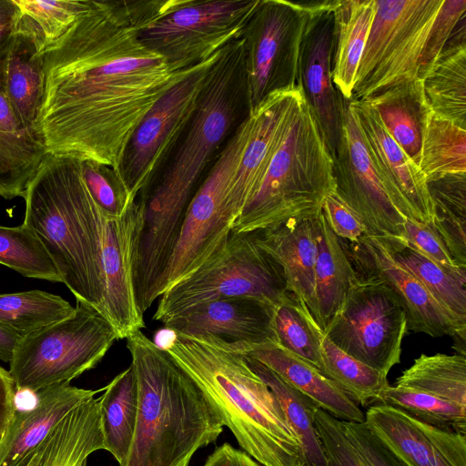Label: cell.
<instances>
[{"label":"cell","instance_id":"6da1fadb","mask_svg":"<svg viewBox=\"0 0 466 466\" xmlns=\"http://www.w3.org/2000/svg\"><path fill=\"white\" fill-rule=\"evenodd\" d=\"M177 2L86 0L41 53L44 88L33 132L46 153L117 171L144 116L193 67L172 68L138 38Z\"/></svg>","mask_w":466,"mask_h":466},{"label":"cell","instance_id":"7a4b0ae2","mask_svg":"<svg viewBox=\"0 0 466 466\" xmlns=\"http://www.w3.org/2000/svg\"><path fill=\"white\" fill-rule=\"evenodd\" d=\"M245 56L242 36L219 50L165 169L137 198L133 277L141 286L160 283L205 168L249 113Z\"/></svg>","mask_w":466,"mask_h":466},{"label":"cell","instance_id":"3957f363","mask_svg":"<svg viewBox=\"0 0 466 466\" xmlns=\"http://www.w3.org/2000/svg\"><path fill=\"white\" fill-rule=\"evenodd\" d=\"M23 198V224L46 248L61 282L76 301L102 313V257L117 218L107 217L91 197L81 160L46 153Z\"/></svg>","mask_w":466,"mask_h":466},{"label":"cell","instance_id":"277c9868","mask_svg":"<svg viewBox=\"0 0 466 466\" xmlns=\"http://www.w3.org/2000/svg\"><path fill=\"white\" fill-rule=\"evenodd\" d=\"M126 339L138 410L130 449L119 466H188L199 448L222 433L223 420L198 384L142 330Z\"/></svg>","mask_w":466,"mask_h":466},{"label":"cell","instance_id":"5b68a950","mask_svg":"<svg viewBox=\"0 0 466 466\" xmlns=\"http://www.w3.org/2000/svg\"><path fill=\"white\" fill-rule=\"evenodd\" d=\"M173 334L163 349L203 390L244 451L263 466H305L280 404L245 356Z\"/></svg>","mask_w":466,"mask_h":466},{"label":"cell","instance_id":"8992f818","mask_svg":"<svg viewBox=\"0 0 466 466\" xmlns=\"http://www.w3.org/2000/svg\"><path fill=\"white\" fill-rule=\"evenodd\" d=\"M334 190L332 157L301 92L261 182L231 232L249 234L315 217Z\"/></svg>","mask_w":466,"mask_h":466},{"label":"cell","instance_id":"52a82bcc","mask_svg":"<svg viewBox=\"0 0 466 466\" xmlns=\"http://www.w3.org/2000/svg\"><path fill=\"white\" fill-rule=\"evenodd\" d=\"M290 297L282 268L251 233L230 232L217 253L159 297L153 319L164 324L191 308L222 299L252 298L277 308Z\"/></svg>","mask_w":466,"mask_h":466},{"label":"cell","instance_id":"ba28073f","mask_svg":"<svg viewBox=\"0 0 466 466\" xmlns=\"http://www.w3.org/2000/svg\"><path fill=\"white\" fill-rule=\"evenodd\" d=\"M96 308L76 301L69 317L20 338L9 362L17 391L37 392L70 383L95 368L118 340Z\"/></svg>","mask_w":466,"mask_h":466},{"label":"cell","instance_id":"9c48e42d","mask_svg":"<svg viewBox=\"0 0 466 466\" xmlns=\"http://www.w3.org/2000/svg\"><path fill=\"white\" fill-rule=\"evenodd\" d=\"M255 125L249 112L218 152L187 207L182 228L161 280L160 296L185 279L225 244L240 212L230 187Z\"/></svg>","mask_w":466,"mask_h":466},{"label":"cell","instance_id":"30bf717a","mask_svg":"<svg viewBox=\"0 0 466 466\" xmlns=\"http://www.w3.org/2000/svg\"><path fill=\"white\" fill-rule=\"evenodd\" d=\"M442 0H375L351 99L364 100L417 77L419 59Z\"/></svg>","mask_w":466,"mask_h":466},{"label":"cell","instance_id":"8fae6325","mask_svg":"<svg viewBox=\"0 0 466 466\" xmlns=\"http://www.w3.org/2000/svg\"><path fill=\"white\" fill-rule=\"evenodd\" d=\"M260 0H177L140 29L138 38L176 70L208 59L241 36Z\"/></svg>","mask_w":466,"mask_h":466},{"label":"cell","instance_id":"7c38bea8","mask_svg":"<svg viewBox=\"0 0 466 466\" xmlns=\"http://www.w3.org/2000/svg\"><path fill=\"white\" fill-rule=\"evenodd\" d=\"M309 2L260 0L241 36L249 112L270 95L298 86L300 42Z\"/></svg>","mask_w":466,"mask_h":466},{"label":"cell","instance_id":"4fadbf2b","mask_svg":"<svg viewBox=\"0 0 466 466\" xmlns=\"http://www.w3.org/2000/svg\"><path fill=\"white\" fill-rule=\"evenodd\" d=\"M406 313L393 291L373 278H355L324 335L341 350L388 376L400 362Z\"/></svg>","mask_w":466,"mask_h":466},{"label":"cell","instance_id":"5bb4252c","mask_svg":"<svg viewBox=\"0 0 466 466\" xmlns=\"http://www.w3.org/2000/svg\"><path fill=\"white\" fill-rule=\"evenodd\" d=\"M218 52L193 66L171 86L134 130L115 173L130 200H137L169 158L195 111L208 71Z\"/></svg>","mask_w":466,"mask_h":466},{"label":"cell","instance_id":"9a60e30c","mask_svg":"<svg viewBox=\"0 0 466 466\" xmlns=\"http://www.w3.org/2000/svg\"><path fill=\"white\" fill-rule=\"evenodd\" d=\"M331 157L334 192L359 218L365 236L402 238L406 218L387 195L371 162L357 116L350 100L344 97L340 140Z\"/></svg>","mask_w":466,"mask_h":466},{"label":"cell","instance_id":"2e32d148","mask_svg":"<svg viewBox=\"0 0 466 466\" xmlns=\"http://www.w3.org/2000/svg\"><path fill=\"white\" fill-rule=\"evenodd\" d=\"M337 2H309L310 13L299 46L297 82L331 156L339 146L342 127L343 97L331 76Z\"/></svg>","mask_w":466,"mask_h":466},{"label":"cell","instance_id":"e0dca14e","mask_svg":"<svg viewBox=\"0 0 466 466\" xmlns=\"http://www.w3.org/2000/svg\"><path fill=\"white\" fill-rule=\"evenodd\" d=\"M275 309L252 298L222 299L191 308L164 325L175 334L244 355L257 347L279 344Z\"/></svg>","mask_w":466,"mask_h":466},{"label":"cell","instance_id":"ac0fdd59","mask_svg":"<svg viewBox=\"0 0 466 466\" xmlns=\"http://www.w3.org/2000/svg\"><path fill=\"white\" fill-rule=\"evenodd\" d=\"M339 241L357 277L373 278L393 291L406 313L408 330L431 337H466V329L453 320L377 238L363 236L356 241Z\"/></svg>","mask_w":466,"mask_h":466},{"label":"cell","instance_id":"d6986e66","mask_svg":"<svg viewBox=\"0 0 466 466\" xmlns=\"http://www.w3.org/2000/svg\"><path fill=\"white\" fill-rule=\"evenodd\" d=\"M377 175L390 199L408 219L431 222L433 208L426 178L420 167L389 135L365 100L350 99Z\"/></svg>","mask_w":466,"mask_h":466},{"label":"cell","instance_id":"ffe728a7","mask_svg":"<svg viewBox=\"0 0 466 466\" xmlns=\"http://www.w3.org/2000/svg\"><path fill=\"white\" fill-rule=\"evenodd\" d=\"M364 414L366 426L402 466H466V434L384 404L370 406Z\"/></svg>","mask_w":466,"mask_h":466},{"label":"cell","instance_id":"44dd1931","mask_svg":"<svg viewBox=\"0 0 466 466\" xmlns=\"http://www.w3.org/2000/svg\"><path fill=\"white\" fill-rule=\"evenodd\" d=\"M98 391L64 383L35 392L34 405L16 410L0 438V466H25L54 428Z\"/></svg>","mask_w":466,"mask_h":466},{"label":"cell","instance_id":"7402d4cb","mask_svg":"<svg viewBox=\"0 0 466 466\" xmlns=\"http://www.w3.org/2000/svg\"><path fill=\"white\" fill-rule=\"evenodd\" d=\"M315 217L292 218L251 235L257 245L280 265L288 291L317 323Z\"/></svg>","mask_w":466,"mask_h":466},{"label":"cell","instance_id":"603a6c76","mask_svg":"<svg viewBox=\"0 0 466 466\" xmlns=\"http://www.w3.org/2000/svg\"><path fill=\"white\" fill-rule=\"evenodd\" d=\"M43 88V63L38 46L31 33L14 23L0 56V91L25 130L33 132Z\"/></svg>","mask_w":466,"mask_h":466},{"label":"cell","instance_id":"cb8c5ba5","mask_svg":"<svg viewBox=\"0 0 466 466\" xmlns=\"http://www.w3.org/2000/svg\"><path fill=\"white\" fill-rule=\"evenodd\" d=\"M244 355L268 367L334 418L346 422H364V412L336 383L280 345L257 347Z\"/></svg>","mask_w":466,"mask_h":466},{"label":"cell","instance_id":"d4e9b609","mask_svg":"<svg viewBox=\"0 0 466 466\" xmlns=\"http://www.w3.org/2000/svg\"><path fill=\"white\" fill-rule=\"evenodd\" d=\"M98 450H105V444L98 399L93 397L54 428L25 466H86Z\"/></svg>","mask_w":466,"mask_h":466},{"label":"cell","instance_id":"484cf974","mask_svg":"<svg viewBox=\"0 0 466 466\" xmlns=\"http://www.w3.org/2000/svg\"><path fill=\"white\" fill-rule=\"evenodd\" d=\"M317 324L323 333L341 309L356 278L353 267L322 209L315 217Z\"/></svg>","mask_w":466,"mask_h":466},{"label":"cell","instance_id":"4316f807","mask_svg":"<svg viewBox=\"0 0 466 466\" xmlns=\"http://www.w3.org/2000/svg\"><path fill=\"white\" fill-rule=\"evenodd\" d=\"M364 100L375 110L389 135L419 167L422 136L431 111L422 81L414 78Z\"/></svg>","mask_w":466,"mask_h":466},{"label":"cell","instance_id":"83f0119b","mask_svg":"<svg viewBox=\"0 0 466 466\" xmlns=\"http://www.w3.org/2000/svg\"><path fill=\"white\" fill-rule=\"evenodd\" d=\"M375 12V0H338L333 10L335 46L332 82L346 99H351L359 64Z\"/></svg>","mask_w":466,"mask_h":466},{"label":"cell","instance_id":"f1b7e54d","mask_svg":"<svg viewBox=\"0 0 466 466\" xmlns=\"http://www.w3.org/2000/svg\"><path fill=\"white\" fill-rule=\"evenodd\" d=\"M377 239L398 264L423 285L453 320L466 329V281L445 271L402 238Z\"/></svg>","mask_w":466,"mask_h":466},{"label":"cell","instance_id":"f546056e","mask_svg":"<svg viewBox=\"0 0 466 466\" xmlns=\"http://www.w3.org/2000/svg\"><path fill=\"white\" fill-rule=\"evenodd\" d=\"M98 398L105 450L120 465L130 449L136 428L138 392L132 366L116 375Z\"/></svg>","mask_w":466,"mask_h":466},{"label":"cell","instance_id":"4dcf8cb0","mask_svg":"<svg viewBox=\"0 0 466 466\" xmlns=\"http://www.w3.org/2000/svg\"><path fill=\"white\" fill-rule=\"evenodd\" d=\"M453 44L421 81L430 110L466 129L465 39Z\"/></svg>","mask_w":466,"mask_h":466},{"label":"cell","instance_id":"1f68e13d","mask_svg":"<svg viewBox=\"0 0 466 466\" xmlns=\"http://www.w3.org/2000/svg\"><path fill=\"white\" fill-rule=\"evenodd\" d=\"M427 186L431 224L455 262L466 269V173L438 176Z\"/></svg>","mask_w":466,"mask_h":466},{"label":"cell","instance_id":"d6a6232c","mask_svg":"<svg viewBox=\"0 0 466 466\" xmlns=\"http://www.w3.org/2000/svg\"><path fill=\"white\" fill-rule=\"evenodd\" d=\"M245 359L250 369L276 396L289 426L299 441L305 466H328L314 424L313 415L318 408L316 404L263 363L248 356Z\"/></svg>","mask_w":466,"mask_h":466},{"label":"cell","instance_id":"836d02e7","mask_svg":"<svg viewBox=\"0 0 466 466\" xmlns=\"http://www.w3.org/2000/svg\"><path fill=\"white\" fill-rule=\"evenodd\" d=\"M395 386L420 390L466 407V356L421 354Z\"/></svg>","mask_w":466,"mask_h":466},{"label":"cell","instance_id":"e575fe53","mask_svg":"<svg viewBox=\"0 0 466 466\" xmlns=\"http://www.w3.org/2000/svg\"><path fill=\"white\" fill-rule=\"evenodd\" d=\"M322 375L336 383L358 406L380 404L388 376L350 356L325 335L321 342Z\"/></svg>","mask_w":466,"mask_h":466},{"label":"cell","instance_id":"d590c367","mask_svg":"<svg viewBox=\"0 0 466 466\" xmlns=\"http://www.w3.org/2000/svg\"><path fill=\"white\" fill-rule=\"evenodd\" d=\"M75 311L58 295L32 289L0 294V326L25 337L60 321Z\"/></svg>","mask_w":466,"mask_h":466},{"label":"cell","instance_id":"8d00e7d4","mask_svg":"<svg viewBox=\"0 0 466 466\" xmlns=\"http://www.w3.org/2000/svg\"><path fill=\"white\" fill-rule=\"evenodd\" d=\"M419 167L426 181L445 174L466 173V129L430 111Z\"/></svg>","mask_w":466,"mask_h":466},{"label":"cell","instance_id":"74e56055","mask_svg":"<svg viewBox=\"0 0 466 466\" xmlns=\"http://www.w3.org/2000/svg\"><path fill=\"white\" fill-rule=\"evenodd\" d=\"M46 150L33 132L0 130V197L24 198Z\"/></svg>","mask_w":466,"mask_h":466},{"label":"cell","instance_id":"f35d334b","mask_svg":"<svg viewBox=\"0 0 466 466\" xmlns=\"http://www.w3.org/2000/svg\"><path fill=\"white\" fill-rule=\"evenodd\" d=\"M15 25L31 33L40 54L76 20L86 0H13Z\"/></svg>","mask_w":466,"mask_h":466},{"label":"cell","instance_id":"ab89813d","mask_svg":"<svg viewBox=\"0 0 466 466\" xmlns=\"http://www.w3.org/2000/svg\"><path fill=\"white\" fill-rule=\"evenodd\" d=\"M274 328L279 345L321 373L324 333L309 310L292 296L275 309Z\"/></svg>","mask_w":466,"mask_h":466},{"label":"cell","instance_id":"60d3db41","mask_svg":"<svg viewBox=\"0 0 466 466\" xmlns=\"http://www.w3.org/2000/svg\"><path fill=\"white\" fill-rule=\"evenodd\" d=\"M0 264L24 277L61 282L46 248L25 225H0Z\"/></svg>","mask_w":466,"mask_h":466},{"label":"cell","instance_id":"b9f144b4","mask_svg":"<svg viewBox=\"0 0 466 466\" xmlns=\"http://www.w3.org/2000/svg\"><path fill=\"white\" fill-rule=\"evenodd\" d=\"M380 404L399 409L435 427L466 434V407L431 394L389 385Z\"/></svg>","mask_w":466,"mask_h":466},{"label":"cell","instance_id":"7bdbcfd3","mask_svg":"<svg viewBox=\"0 0 466 466\" xmlns=\"http://www.w3.org/2000/svg\"><path fill=\"white\" fill-rule=\"evenodd\" d=\"M465 12V0H442L419 59V79L422 80L438 62Z\"/></svg>","mask_w":466,"mask_h":466},{"label":"cell","instance_id":"ee69618b","mask_svg":"<svg viewBox=\"0 0 466 466\" xmlns=\"http://www.w3.org/2000/svg\"><path fill=\"white\" fill-rule=\"evenodd\" d=\"M81 170L86 186L101 210L109 218L125 214L132 201L116 177L115 172L93 161H81Z\"/></svg>","mask_w":466,"mask_h":466},{"label":"cell","instance_id":"f6af8a7d","mask_svg":"<svg viewBox=\"0 0 466 466\" xmlns=\"http://www.w3.org/2000/svg\"><path fill=\"white\" fill-rule=\"evenodd\" d=\"M313 419L328 466H364L350 442L341 420L319 408L315 410Z\"/></svg>","mask_w":466,"mask_h":466},{"label":"cell","instance_id":"bcb514c9","mask_svg":"<svg viewBox=\"0 0 466 466\" xmlns=\"http://www.w3.org/2000/svg\"><path fill=\"white\" fill-rule=\"evenodd\" d=\"M402 238L445 271L466 281V269L452 258L431 222L422 224L406 218Z\"/></svg>","mask_w":466,"mask_h":466},{"label":"cell","instance_id":"7dc6e473","mask_svg":"<svg viewBox=\"0 0 466 466\" xmlns=\"http://www.w3.org/2000/svg\"><path fill=\"white\" fill-rule=\"evenodd\" d=\"M342 424L364 466H402L364 422L342 421Z\"/></svg>","mask_w":466,"mask_h":466},{"label":"cell","instance_id":"c3c4849f","mask_svg":"<svg viewBox=\"0 0 466 466\" xmlns=\"http://www.w3.org/2000/svg\"><path fill=\"white\" fill-rule=\"evenodd\" d=\"M321 209L329 228L338 238L356 241L365 236V228L359 218L335 192L326 198Z\"/></svg>","mask_w":466,"mask_h":466},{"label":"cell","instance_id":"681fc988","mask_svg":"<svg viewBox=\"0 0 466 466\" xmlns=\"http://www.w3.org/2000/svg\"><path fill=\"white\" fill-rule=\"evenodd\" d=\"M17 392L15 383L9 370L0 366V438L17 410Z\"/></svg>","mask_w":466,"mask_h":466},{"label":"cell","instance_id":"f907efd6","mask_svg":"<svg viewBox=\"0 0 466 466\" xmlns=\"http://www.w3.org/2000/svg\"><path fill=\"white\" fill-rule=\"evenodd\" d=\"M204 466H260L247 452L235 449L228 443L218 447L208 458Z\"/></svg>","mask_w":466,"mask_h":466},{"label":"cell","instance_id":"816d5d0a","mask_svg":"<svg viewBox=\"0 0 466 466\" xmlns=\"http://www.w3.org/2000/svg\"><path fill=\"white\" fill-rule=\"evenodd\" d=\"M15 11L13 0H0V56L12 32Z\"/></svg>","mask_w":466,"mask_h":466},{"label":"cell","instance_id":"f5cc1de1","mask_svg":"<svg viewBox=\"0 0 466 466\" xmlns=\"http://www.w3.org/2000/svg\"><path fill=\"white\" fill-rule=\"evenodd\" d=\"M0 130L17 133L24 129L19 121L15 116L8 102L0 92Z\"/></svg>","mask_w":466,"mask_h":466},{"label":"cell","instance_id":"db71d44e","mask_svg":"<svg viewBox=\"0 0 466 466\" xmlns=\"http://www.w3.org/2000/svg\"><path fill=\"white\" fill-rule=\"evenodd\" d=\"M21 337L0 326V360L10 362Z\"/></svg>","mask_w":466,"mask_h":466}]
</instances>
